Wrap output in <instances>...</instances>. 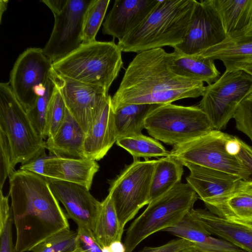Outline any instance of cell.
<instances>
[{"mask_svg": "<svg viewBox=\"0 0 252 252\" xmlns=\"http://www.w3.org/2000/svg\"><path fill=\"white\" fill-rule=\"evenodd\" d=\"M179 252H204L196 247H189L186 249H185Z\"/></svg>", "mask_w": 252, "mask_h": 252, "instance_id": "f6af8a7d", "label": "cell"}, {"mask_svg": "<svg viewBox=\"0 0 252 252\" xmlns=\"http://www.w3.org/2000/svg\"><path fill=\"white\" fill-rule=\"evenodd\" d=\"M94 235L101 247L109 246L116 241H121L124 230L121 227L112 199L108 194L101 202L96 219Z\"/></svg>", "mask_w": 252, "mask_h": 252, "instance_id": "f1b7e54d", "label": "cell"}, {"mask_svg": "<svg viewBox=\"0 0 252 252\" xmlns=\"http://www.w3.org/2000/svg\"><path fill=\"white\" fill-rule=\"evenodd\" d=\"M160 0H116L103 24L102 32L122 39L138 27Z\"/></svg>", "mask_w": 252, "mask_h": 252, "instance_id": "2e32d148", "label": "cell"}, {"mask_svg": "<svg viewBox=\"0 0 252 252\" xmlns=\"http://www.w3.org/2000/svg\"><path fill=\"white\" fill-rule=\"evenodd\" d=\"M86 133L69 110L55 135L45 141L49 153L58 156L84 158L83 148Z\"/></svg>", "mask_w": 252, "mask_h": 252, "instance_id": "7402d4cb", "label": "cell"}, {"mask_svg": "<svg viewBox=\"0 0 252 252\" xmlns=\"http://www.w3.org/2000/svg\"><path fill=\"white\" fill-rule=\"evenodd\" d=\"M9 178L16 231L14 252L32 251L49 237L69 229L67 217L44 179L20 169Z\"/></svg>", "mask_w": 252, "mask_h": 252, "instance_id": "6da1fadb", "label": "cell"}, {"mask_svg": "<svg viewBox=\"0 0 252 252\" xmlns=\"http://www.w3.org/2000/svg\"><path fill=\"white\" fill-rule=\"evenodd\" d=\"M198 56L221 61L226 71L237 70L241 64L252 61V31L236 37L227 38Z\"/></svg>", "mask_w": 252, "mask_h": 252, "instance_id": "d4e9b609", "label": "cell"}, {"mask_svg": "<svg viewBox=\"0 0 252 252\" xmlns=\"http://www.w3.org/2000/svg\"><path fill=\"white\" fill-rule=\"evenodd\" d=\"M242 70L252 76V61L245 63L239 66L237 70Z\"/></svg>", "mask_w": 252, "mask_h": 252, "instance_id": "7bdbcfd3", "label": "cell"}, {"mask_svg": "<svg viewBox=\"0 0 252 252\" xmlns=\"http://www.w3.org/2000/svg\"><path fill=\"white\" fill-rule=\"evenodd\" d=\"M198 196L187 183L181 182L152 201L128 228L124 245L132 252L151 235L176 225L193 209Z\"/></svg>", "mask_w": 252, "mask_h": 252, "instance_id": "5b68a950", "label": "cell"}, {"mask_svg": "<svg viewBox=\"0 0 252 252\" xmlns=\"http://www.w3.org/2000/svg\"><path fill=\"white\" fill-rule=\"evenodd\" d=\"M77 231L79 246L86 252H102V247L92 230L86 226L78 225Z\"/></svg>", "mask_w": 252, "mask_h": 252, "instance_id": "74e56055", "label": "cell"}, {"mask_svg": "<svg viewBox=\"0 0 252 252\" xmlns=\"http://www.w3.org/2000/svg\"><path fill=\"white\" fill-rule=\"evenodd\" d=\"M110 0H92L85 13L82 44L96 41L95 36L104 18Z\"/></svg>", "mask_w": 252, "mask_h": 252, "instance_id": "4dcf8cb0", "label": "cell"}, {"mask_svg": "<svg viewBox=\"0 0 252 252\" xmlns=\"http://www.w3.org/2000/svg\"><path fill=\"white\" fill-rule=\"evenodd\" d=\"M221 20L227 38L252 31V0H212Z\"/></svg>", "mask_w": 252, "mask_h": 252, "instance_id": "cb8c5ba5", "label": "cell"}, {"mask_svg": "<svg viewBox=\"0 0 252 252\" xmlns=\"http://www.w3.org/2000/svg\"><path fill=\"white\" fill-rule=\"evenodd\" d=\"M51 78L60 91L66 107L86 133L108 93L91 85L63 76L52 68Z\"/></svg>", "mask_w": 252, "mask_h": 252, "instance_id": "5bb4252c", "label": "cell"}, {"mask_svg": "<svg viewBox=\"0 0 252 252\" xmlns=\"http://www.w3.org/2000/svg\"><path fill=\"white\" fill-rule=\"evenodd\" d=\"M0 129L9 141L13 168L45 152L44 139L35 129L9 82L0 83Z\"/></svg>", "mask_w": 252, "mask_h": 252, "instance_id": "ba28073f", "label": "cell"}, {"mask_svg": "<svg viewBox=\"0 0 252 252\" xmlns=\"http://www.w3.org/2000/svg\"><path fill=\"white\" fill-rule=\"evenodd\" d=\"M54 88L55 84L50 75L44 94L26 110L28 116L35 129L44 139L47 137L46 116L48 107Z\"/></svg>", "mask_w": 252, "mask_h": 252, "instance_id": "1f68e13d", "label": "cell"}, {"mask_svg": "<svg viewBox=\"0 0 252 252\" xmlns=\"http://www.w3.org/2000/svg\"><path fill=\"white\" fill-rule=\"evenodd\" d=\"M109 247L111 252H126V248L121 241H116L112 242Z\"/></svg>", "mask_w": 252, "mask_h": 252, "instance_id": "b9f144b4", "label": "cell"}, {"mask_svg": "<svg viewBox=\"0 0 252 252\" xmlns=\"http://www.w3.org/2000/svg\"><path fill=\"white\" fill-rule=\"evenodd\" d=\"M196 0H162L135 29L119 40L122 52H140L181 44L187 34Z\"/></svg>", "mask_w": 252, "mask_h": 252, "instance_id": "3957f363", "label": "cell"}, {"mask_svg": "<svg viewBox=\"0 0 252 252\" xmlns=\"http://www.w3.org/2000/svg\"><path fill=\"white\" fill-rule=\"evenodd\" d=\"M92 0H67L62 10L53 14V29L42 49L52 63L65 57L82 44L84 17Z\"/></svg>", "mask_w": 252, "mask_h": 252, "instance_id": "7c38bea8", "label": "cell"}, {"mask_svg": "<svg viewBox=\"0 0 252 252\" xmlns=\"http://www.w3.org/2000/svg\"><path fill=\"white\" fill-rule=\"evenodd\" d=\"M226 38L212 0L197 1L184 40L174 49L185 55L198 56Z\"/></svg>", "mask_w": 252, "mask_h": 252, "instance_id": "4fadbf2b", "label": "cell"}, {"mask_svg": "<svg viewBox=\"0 0 252 252\" xmlns=\"http://www.w3.org/2000/svg\"><path fill=\"white\" fill-rule=\"evenodd\" d=\"M12 165V155L8 139L0 129V189L7 178L14 171Z\"/></svg>", "mask_w": 252, "mask_h": 252, "instance_id": "d590c367", "label": "cell"}, {"mask_svg": "<svg viewBox=\"0 0 252 252\" xmlns=\"http://www.w3.org/2000/svg\"><path fill=\"white\" fill-rule=\"evenodd\" d=\"M116 144L127 151L137 159L143 158L165 157L169 155L164 147L157 140L142 133L132 135L118 139Z\"/></svg>", "mask_w": 252, "mask_h": 252, "instance_id": "f546056e", "label": "cell"}, {"mask_svg": "<svg viewBox=\"0 0 252 252\" xmlns=\"http://www.w3.org/2000/svg\"><path fill=\"white\" fill-rule=\"evenodd\" d=\"M79 246L78 232L66 229L41 242L32 252H71Z\"/></svg>", "mask_w": 252, "mask_h": 252, "instance_id": "d6a6232c", "label": "cell"}, {"mask_svg": "<svg viewBox=\"0 0 252 252\" xmlns=\"http://www.w3.org/2000/svg\"><path fill=\"white\" fill-rule=\"evenodd\" d=\"M195 244L187 240L180 238L171 240L167 243L158 247H145L138 252H179Z\"/></svg>", "mask_w": 252, "mask_h": 252, "instance_id": "f35d334b", "label": "cell"}, {"mask_svg": "<svg viewBox=\"0 0 252 252\" xmlns=\"http://www.w3.org/2000/svg\"><path fill=\"white\" fill-rule=\"evenodd\" d=\"M240 145V150L237 156L250 170L252 180V146L238 137Z\"/></svg>", "mask_w": 252, "mask_h": 252, "instance_id": "ab89813d", "label": "cell"}, {"mask_svg": "<svg viewBox=\"0 0 252 252\" xmlns=\"http://www.w3.org/2000/svg\"><path fill=\"white\" fill-rule=\"evenodd\" d=\"M232 135L213 129L185 143L173 146L169 156L184 166L192 164L250 180L252 173L237 155L229 154L226 144Z\"/></svg>", "mask_w": 252, "mask_h": 252, "instance_id": "52a82bcc", "label": "cell"}, {"mask_svg": "<svg viewBox=\"0 0 252 252\" xmlns=\"http://www.w3.org/2000/svg\"><path fill=\"white\" fill-rule=\"evenodd\" d=\"M9 195L0 191V252H14L12 242V211L8 204Z\"/></svg>", "mask_w": 252, "mask_h": 252, "instance_id": "e575fe53", "label": "cell"}, {"mask_svg": "<svg viewBox=\"0 0 252 252\" xmlns=\"http://www.w3.org/2000/svg\"><path fill=\"white\" fill-rule=\"evenodd\" d=\"M71 252H86L84 250H83L81 247L79 246L76 249L74 250Z\"/></svg>", "mask_w": 252, "mask_h": 252, "instance_id": "7dc6e473", "label": "cell"}, {"mask_svg": "<svg viewBox=\"0 0 252 252\" xmlns=\"http://www.w3.org/2000/svg\"><path fill=\"white\" fill-rule=\"evenodd\" d=\"M252 94V76L242 70L225 71L205 87L198 106L209 118L214 129L225 128L239 104Z\"/></svg>", "mask_w": 252, "mask_h": 252, "instance_id": "30bf717a", "label": "cell"}, {"mask_svg": "<svg viewBox=\"0 0 252 252\" xmlns=\"http://www.w3.org/2000/svg\"><path fill=\"white\" fill-rule=\"evenodd\" d=\"M102 252H111L109 246H105L102 248Z\"/></svg>", "mask_w": 252, "mask_h": 252, "instance_id": "bcb514c9", "label": "cell"}, {"mask_svg": "<svg viewBox=\"0 0 252 252\" xmlns=\"http://www.w3.org/2000/svg\"><path fill=\"white\" fill-rule=\"evenodd\" d=\"M158 104H129L113 110L117 140L132 135L141 133L145 128V120Z\"/></svg>", "mask_w": 252, "mask_h": 252, "instance_id": "4316f807", "label": "cell"}, {"mask_svg": "<svg viewBox=\"0 0 252 252\" xmlns=\"http://www.w3.org/2000/svg\"><path fill=\"white\" fill-rule=\"evenodd\" d=\"M157 161L134 159L110 181L108 194L122 229L140 209L150 203L151 184Z\"/></svg>", "mask_w": 252, "mask_h": 252, "instance_id": "9c48e42d", "label": "cell"}, {"mask_svg": "<svg viewBox=\"0 0 252 252\" xmlns=\"http://www.w3.org/2000/svg\"><path fill=\"white\" fill-rule=\"evenodd\" d=\"M67 0H43L41 2L45 4L51 10L53 14L60 12L65 5Z\"/></svg>", "mask_w": 252, "mask_h": 252, "instance_id": "60d3db41", "label": "cell"}, {"mask_svg": "<svg viewBox=\"0 0 252 252\" xmlns=\"http://www.w3.org/2000/svg\"><path fill=\"white\" fill-rule=\"evenodd\" d=\"M189 214L211 235L252 252V225L229 220L203 209H193Z\"/></svg>", "mask_w": 252, "mask_h": 252, "instance_id": "d6986e66", "label": "cell"}, {"mask_svg": "<svg viewBox=\"0 0 252 252\" xmlns=\"http://www.w3.org/2000/svg\"><path fill=\"white\" fill-rule=\"evenodd\" d=\"M66 107L63 96L57 87L55 88L50 100L47 116V137H53L61 126L65 114Z\"/></svg>", "mask_w": 252, "mask_h": 252, "instance_id": "836d02e7", "label": "cell"}, {"mask_svg": "<svg viewBox=\"0 0 252 252\" xmlns=\"http://www.w3.org/2000/svg\"><path fill=\"white\" fill-rule=\"evenodd\" d=\"M49 186L54 196L63 205L67 216L77 225L86 226L93 231L101 202L95 198L90 190L75 183L56 181L50 183Z\"/></svg>", "mask_w": 252, "mask_h": 252, "instance_id": "9a60e30c", "label": "cell"}, {"mask_svg": "<svg viewBox=\"0 0 252 252\" xmlns=\"http://www.w3.org/2000/svg\"><path fill=\"white\" fill-rule=\"evenodd\" d=\"M99 168V165L95 160L55 154L48 162L50 183L56 181L69 182L82 186L89 190L91 188L94 177Z\"/></svg>", "mask_w": 252, "mask_h": 252, "instance_id": "44dd1931", "label": "cell"}, {"mask_svg": "<svg viewBox=\"0 0 252 252\" xmlns=\"http://www.w3.org/2000/svg\"><path fill=\"white\" fill-rule=\"evenodd\" d=\"M168 54L161 48L138 53L111 98L113 109L129 104L163 105L202 96L204 82L174 73L168 65Z\"/></svg>", "mask_w": 252, "mask_h": 252, "instance_id": "7a4b0ae2", "label": "cell"}, {"mask_svg": "<svg viewBox=\"0 0 252 252\" xmlns=\"http://www.w3.org/2000/svg\"><path fill=\"white\" fill-rule=\"evenodd\" d=\"M190 173L187 183L204 204L220 198L233 191L241 178L220 171L192 164H187Z\"/></svg>", "mask_w": 252, "mask_h": 252, "instance_id": "ac0fdd59", "label": "cell"}, {"mask_svg": "<svg viewBox=\"0 0 252 252\" xmlns=\"http://www.w3.org/2000/svg\"><path fill=\"white\" fill-rule=\"evenodd\" d=\"M52 62L42 49L29 48L21 54L10 73L11 90L26 111L45 91Z\"/></svg>", "mask_w": 252, "mask_h": 252, "instance_id": "8fae6325", "label": "cell"}, {"mask_svg": "<svg viewBox=\"0 0 252 252\" xmlns=\"http://www.w3.org/2000/svg\"><path fill=\"white\" fill-rule=\"evenodd\" d=\"M111 98L109 95L86 133L84 158L100 160L117 140Z\"/></svg>", "mask_w": 252, "mask_h": 252, "instance_id": "e0dca14e", "label": "cell"}, {"mask_svg": "<svg viewBox=\"0 0 252 252\" xmlns=\"http://www.w3.org/2000/svg\"><path fill=\"white\" fill-rule=\"evenodd\" d=\"M168 65L171 70L179 76L205 82L208 85L216 82L220 75L214 60L185 55L175 50L168 54Z\"/></svg>", "mask_w": 252, "mask_h": 252, "instance_id": "484cf974", "label": "cell"}, {"mask_svg": "<svg viewBox=\"0 0 252 252\" xmlns=\"http://www.w3.org/2000/svg\"><path fill=\"white\" fill-rule=\"evenodd\" d=\"M54 154L49 155L44 152L27 163L22 164L19 169L34 173L49 183L50 180L48 174V162Z\"/></svg>", "mask_w": 252, "mask_h": 252, "instance_id": "8d00e7d4", "label": "cell"}, {"mask_svg": "<svg viewBox=\"0 0 252 252\" xmlns=\"http://www.w3.org/2000/svg\"><path fill=\"white\" fill-rule=\"evenodd\" d=\"M123 65L122 51L114 40L82 44L76 50L52 63L57 73L71 80L109 89Z\"/></svg>", "mask_w": 252, "mask_h": 252, "instance_id": "277c9868", "label": "cell"}, {"mask_svg": "<svg viewBox=\"0 0 252 252\" xmlns=\"http://www.w3.org/2000/svg\"><path fill=\"white\" fill-rule=\"evenodd\" d=\"M183 166L169 156L158 159L151 184V202L181 183L184 173Z\"/></svg>", "mask_w": 252, "mask_h": 252, "instance_id": "83f0119b", "label": "cell"}, {"mask_svg": "<svg viewBox=\"0 0 252 252\" xmlns=\"http://www.w3.org/2000/svg\"><path fill=\"white\" fill-rule=\"evenodd\" d=\"M205 205L218 216L252 225V180H241L230 193Z\"/></svg>", "mask_w": 252, "mask_h": 252, "instance_id": "ffe728a7", "label": "cell"}, {"mask_svg": "<svg viewBox=\"0 0 252 252\" xmlns=\"http://www.w3.org/2000/svg\"><path fill=\"white\" fill-rule=\"evenodd\" d=\"M162 231L191 242L195 247L205 252H241L239 247L213 236L189 214L176 225Z\"/></svg>", "mask_w": 252, "mask_h": 252, "instance_id": "603a6c76", "label": "cell"}, {"mask_svg": "<svg viewBox=\"0 0 252 252\" xmlns=\"http://www.w3.org/2000/svg\"><path fill=\"white\" fill-rule=\"evenodd\" d=\"M8 0L0 1V22L1 23L3 12L6 10Z\"/></svg>", "mask_w": 252, "mask_h": 252, "instance_id": "ee69618b", "label": "cell"}, {"mask_svg": "<svg viewBox=\"0 0 252 252\" xmlns=\"http://www.w3.org/2000/svg\"><path fill=\"white\" fill-rule=\"evenodd\" d=\"M145 129L157 140L173 146L200 136L214 128L207 115L197 106L160 105L147 116Z\"/></svg>", "mask_w": 252, "mask_h": 252, "instance_id": "8992f818", "label": "cell"}]
</instances>
